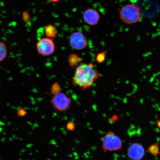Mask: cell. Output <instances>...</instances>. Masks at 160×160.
I'll return each mask as SVG.
<instances>
[{"instance_id": "7c38bea8", "label": "cell", "mask_w": 160, "mask_h": 160, "mask_svg": "<svg viewBox=\"0 0 160 160\" xmlns=\"http://www.w3.org/2000/svg\"><path fill=\"white\" fill-rule=\"evenodd\" d=\"M7 49L3 42L0 41V62L2 61L7 57Z\"/></svg>"}, {"instance_id": "277c9868", "label": "cell", "mask_w": 160, "mask_h": 160, "mask_svg": "<svg viewBox=\"0 0 160 160\" xmlns=\"http://www.w3.org/2000/svg\"><path fill=\"white\" fill-rule=\"evenodd\" d=\"M53 39L47 37L42 38L36 44V49L39 55L47 57L55 52V45Z\"/></svg>"}, {"instance_id": "9a60e30c", "label": "cell", "mask_w": 160, "mask_h": 160, "mask_svg": "<svg viewBox=\"0 0 160 160\" xmlns=\"http://www.w3.org/2000/svg\"><path fill=\"white\" fill-rule=\"evenodd\" d=\"M17 113L19 117H23L27 114V112L24 109L21 108L18 110Z\"/></svg>"}, {"instance_id": "7a4b0ae2", "label": "cell", "mask_w": 160, "mask_h": 160, "mask_svg": "<svg viewBox=\"0 0 160 160\" xmlns=\"http://www.w3.org/2000/svg\"><path fill=\"white\" fill-rule=\"evenodd\" d=\"M119 14L121 21L128 25L138 23L142 18L141 10L138 6L133 3L124 6L120 10Z\"/></svg>"}, {"instance_id": "8fae6325", "label": "cell", "mask_w": 160, "mask_h": 160, "mask_svg": "<svg viewBox=\"0 0 160 160\" xmlns=\"http://www.w3.org/2000/svg\"><path fill=\"white\" fill-rule=\"evenodd\" d=\"M146 151L153 156L158 155L160 153L159 143L157 142L150 145Z\"/></svg>"}, {"instance_id": "52a82bcc", "label": "cell", "mask_w": 160, "mask_h": 160, "mask_svg": "<svg viewBox=\"0 0 160 160\" xmlns=\"http://www.w3.org/2000/svg\"><path fill=\"white\" fill-rule=\"evenodd\" d=\"M145 152V148L142 144L135 142L128 148L127 155L131 160H141L144 157Z\"/></svg>"}, {"instance_id": "e0dca14e", "label": "cell", "mask_w": 160, "mask_h": 160, "mask_svg": "<svg viewBox=\"0 0 160 160\" xmlns=\"http://www.w3.org/2000/svg\"><path fill=\"white\" fill-rule=\"evenodd\" d=\"M156 122H157V124L158 127L160 128V119H157V121H156Z\"/></svg>"}, {"instance_id": "30bf717a", "label": "cell", "mask_w": 160, "mask_h": 160, "mask_svg": "<svg viewBox=\"0 0 160 160\" xmlns=\"http://www.w3.org/2000/svg\"><path fill=\"white\" fill-rule=\"evenodd\" d=\"M83 60V58L75 53H71L68 57L69 65L71 67H77Z\"/></svg>"}, {"instance_id": "ba28073f", "label": "cell", "mask_w": 160, "mask_h": 160, "mask_svg": "<svg viewBox=\"0 0 160 160\" xmlns=\"http://www.w3.org/2000/svg\"><path fill=\"white\" fill-rule=\"evenodd\" d=\"M100 15L97 10L93 8H89L84 12L83 19L87 24L95 26L100 21Z\"/></svg>"}, {"instance_id": "3957f363", "label": "cell", "mask_w": 160, "mask_h": 160, "mask_svg": "<svg viewBox=\"0 0 160 160\" xmlns=\"http://www.w3.org/2000/svg\"><path fill=\"white\" fill-rule=\"evenodd\" d=\"M122 142L118 136L110 131L103 136L102 140V147L104 151H118L122 149Z\"/></svg>"}, {"instance_id": "2e32d148", "label": "cell", "mask_w": 160, "mask_h": 160, "mask_svg": "<svg viewBox=\"0 0 160 160\" xmlns=\"http://www.w3.org/2000/svg\"><path fill=\"white\" fill-rule=\"evenodd\" d=\"M75 127V123L73 122H69L67 124V128L68 131H73Z\"/></svg>"}, {"instance_id": "4fadbf2b", "label": "cell", "mask_w": 160, "mask_h": 160, "mask_svg": "<svg viewBox=\"0 0 160 160\" xmlns=\"http://www.w3.org/2000/svg\"><path fill=\"white\" fill-rule=\"evenodd\" d=\"M108 50L100 52L98 54L96 57V60L98 62L102 63L105 61L106 57V55L108 52Z\"/></svg>"}, {"instance_id": "5bb4252c", "label": "cell", "mask_w": 160, "mask_h": 160, "mask_svg": "<svg viewBox=\"0 0 160 160\" xmlns=\"http://www.w3.org/2000/svg\"><path fill=\"white\" fill-rule=\"evenodd\" d=\"M61 88L59 83L57 82L54 83L51 88V92L53 95L57 94L61 92Z\"/></svg>"}, {"instance_id": "9c48e42d", "label": "cell", "mask_w": 160, "mask_h": 160, "mask_svg": "<svg viewBox=\"0 0 160 160\" xmlns=\"http://www.w3.org/2000/svg\"><path fill=\"white\" fill-rule=\"evenodd\" d=\"M44 31L46 37L52 39L57 37L58 33L57 28L52 24L46 25Z\"/></svg>"}, {"instance_id": "ac0fdd59", "label": "cell", "mask_w": 160, "mask_h": 160, "mask_svg": "<svg viewBox=\"0 0 160 160\" xmlns=\"http://www.w3.org/2000/svg\"><path fill=\"white\" fill-rule=\"evenodd\" d=\"M49 1L52 2H59L61 0H49Z\"/></svg>"}, {"instance_id": "5b68a950", "label": "cell", "mask_w": 160, "mask_h": 160, "mask_svg": "<svg viewBox=\"0 0 160 160\" xmlns=\"http://www.w3.org/2000/svg\"><path fill=\"white\" fill-rule=\"evenodd\" d=\"M52 105L57 111L64 112L68 110L72 103V98L63 92L53 95L51 100Z\"/></svg>"}, {"instance_id": "8992f818", "label": "cell", "mask_w": 160, "mask_h": 160, "mask_svg": "<svg viewBox=\"0 0 160 160\" xmlns=\"http://www.w3.org/2000/svg\"><path fill=\"white\" fill-rule=\"evenodd\" d=\"M69 41L72 48L79 51L85 49L88 45L87 38L81 32L72 33L70 36Z\"/></svg>"}, {"instance_id": "6da1fadb", "label": "cell", "mask_w": 160, "mask_h": 160, "mask_svg": "<svg viewBox=\"0 0 160 160\" xmlns=\"http://www.w3.org/2000/svg\"><path fill=\"white\" fill-rule=\"evenodd\" d=\"M100 73L92 63H81L75 69L72 83L82 90L89 88L99 78Z\"/></svg>"}]
</instances>
